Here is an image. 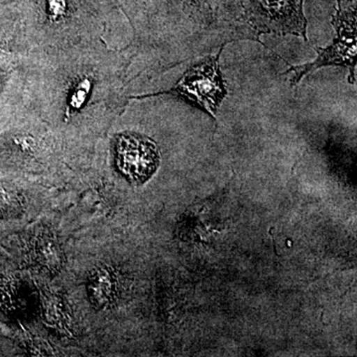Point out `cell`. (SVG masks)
Listing matches in <instances>:
<instances>
[{"label":"cell","instance_id":"1","mask_svg":"<svg viewBox=\"0 0 357 357\" xmlns=\"http://www.w3.org/2000/svg\"><path fill=\"white\" fill-rule=\"evenodd\" d=\"M337 36L330 46L325 49L316 48L318 57L312 63L294 66L285 73H295L291 86L300 83L301 79L311 72L326 66H342L349 70V81L356 82V6H344L337 0V8L332 21Z\"/></svg>","mask_w":357,"mask_h":357},{"label":"cell","instance_id":"2","mask_svg":"<svg viewBox=\"0 0 357 357\" xmlns=\"http://www.w3.org/2000/svg\"><path fill=\"white\" fill-rule=\"evenodd\" d=\"M223 47L225 45L217 55L208 56L192 66L172 89L160 93H172L184 98L215 119L218 107L227 93L220 69Z\"/></svg>","mask_w":357,"mask_h":357},{"label":"cell","instance_id":"3","mask_svg":"<svg viewBox=\"0 0 357 357\" xmlns=\"http://www.w3.org/2000/svg\"><path fill=\"white\" fill-rule=\"evenodd\" d=\"M245 18L258 35L292 34L307 40L304 0H244Z\"/></svg>","mask_w":357,"mask_h":357},{"label":"cell","instance_id":"4","mask_svg":"<svg viewBox=\"0 0 357 357\" xmlns=\"http://www.w3.org/2000/svg\"><path fill=\"white\" fill-rule=\"evenodd\" d=\"M116 162L121 172L130 182L143 184L154 175L158 168V147L146 136L135 133L122 134L117 139Z\"/></svg>","mask_w":357,"mask_h":357},{"label":"cell","instance_id":"5","mask_svg":"<svg viewBox=\"0 0 357 357\" xmlns=\"http://www.w3.org/2000/svg\"><path fill=\"white\" fill-rule=\"evenodd\" d=\"M88 293L91 303L98 307L109 306L115 297V275L112 268L100 266L88 279Z\"/></svg>","mask_w":357,"mask_h":357},{"label":"cell","instance_id":"6","mask_svg":"<svg viewBox=\"0 0 357 357\" xmlns=\"http://www.w3.org/2000/svg\"><path fill=\"white\" fill-rule=\"evenodd\" d=\"M34 256L40 265L49 271H58L62 266L63 255L60 245L52 237L43 236L35 244Z\"/></svg>","mask_w":357,"mask_h":357},{"label":"cell","instance_id":"7","mask_svg":"<svg viewBox=\"0 0 357 357\" xmlns=\"http://www.w3.org/2000/svg\"><path fill=\"white\" fill-rule=\"evenodd\" d=\"M89 89V83L88 81L84 82L79 84V89H77V91H75L74 95H73L72 102H70V105H72L74 109H77V107H81L86 100V95H88Z\"/></svg>","mask_w":357,"mask_h":357}]
</instances>
